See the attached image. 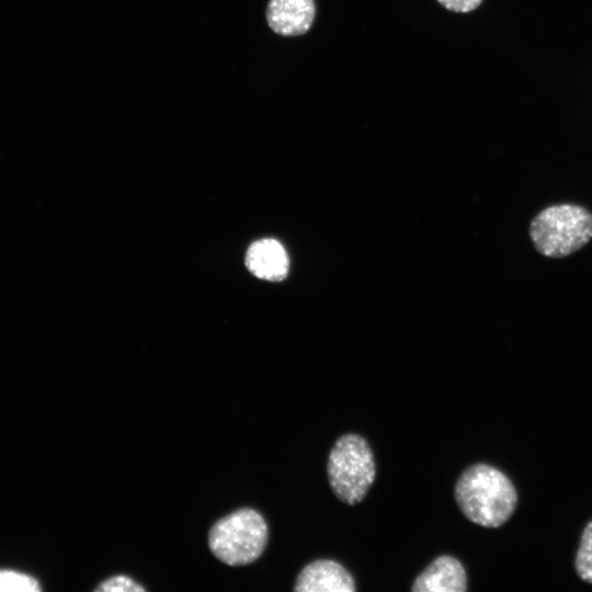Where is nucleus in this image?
Instances as JSON below:
<instances>
[{
  "label": "nucleus",
  "mask_w": 592,
  "mask_h": 592,
  "mask_svg": "<svg viewBox=\"0 0 592 592\" xmlns=\"http://www.w3.org/2000/svg\"><path fill=\"white\" fill-rule=\"evenodd\" d=\"M454 497L462 513L483 527H499L513 514L517 492L512 481L498 468L474 464L458 477Z\"/></svg>",
  "instance_id": "f257e3e1"
},
{
  "label": "nucleus",
  "mask_w": 592,
  "mask_h": 592,
  "mask_svg": "<svg viewBox=\"0 0 592 592\" xmlns=\"http://www.w3.org/2000/svg\"><path fill=\"white\" fill-rule=\"evenodd\" d=\"M328 481L335 497L349 505L361 502L376 476L373 451L356 433L341 435L330 449Z\"/></svg>",
  "instance_id": "f03ea898"
},
{
  "label": "nucleus",
  "mask_w": 592,
  "mask_h": 592,
  "mask_svg": "<svg viewBox=\"0 0 592 592\" xmlns=\"http://www.w3.org/2000/svg\"><path fill=\"white\" fill-rule=\"evenodd\" d=\"M530 236L540 254L549 258L567 257L592 238V214L579 205L549 206L534 217Z\"/></svg>",
  "instance_id": "7ed1b4c3"
},
{
  "label": "nucleus",
  "mask_w": 592,
  "mask_h": 592,
  "mask_svg": "<svg viewBox=\"0 0 592 592\" xmlns=\"http://www.w3.org/2000/svg\"><path fill=\"white\" fill-rule=\"evenodd\" d=\"M267 525L258 511L242 508L218 520L208 534L212 553L230 566L253 562L267 543Z\"/></svg>",
  "instance_id": "20e7f679"
},
{
  "label": "nucleus",
  "mask_w": 592,
  "mask_h": 592,
  "mask_svg": "<svg viewBox=\"0 0 592 592\" xmlns=\"http://www.w3.org/2000/svg\"><path fill=\"white\" fill-rule=\"evenodd\" d=\"M296 592H354L355 581L352 574L338 561L317 559L307 563L298 573Z\"/></svg>",
  "instance_id": "39448f33"
},
{
  "label": "nucleus",
  "mask_w": 592,
  "mask_h": 592,
  "mask_svg": "<svg viewBox=\"0 0 592 592\" xmlns=\"http://www.w3.org/2000/svg\"><path fill=\"white\" fill-rule=\"evenodd\" d=\"M413 592H465L467 574L455 557L442 555L431 561L414 579Z\"/></svg>",
  "instance_id": "423d86ee"
},
{
  "label": "nucleus",
  "mask_w": 592,
  "mask_h": 592,
  "mask_svg": "<svg viewBox=\"0 0 592 592\" xmlns=\"http://www.w3.org/2000/svg\"><path fill=\"white\" fill-rule=\"evenodd\" d=\"M314 16V0H270L267 4V24L278 35L305 34L310 29Z\"/></svg>",
  "instance_id": "0eeeda50"
},
{
  "label": "nucleus",
  "mask_w": 592,
  "mask_h": 592,
  "mask_svg": "<svg viewBox=\"0 0 592 592\" xmlns=\"http://www.w3.org/2000/svg\"><path fill=\"white\" fill-rule=\"evenodd\" d=\"M246 265L257 277L277 282L287 275L289 261L278 241L262 239L253 242L248 249Z\"/></svg>",
  "instance_id": "6e6552de"
},
{
  "label": "nucleus",
  "mask_w": 592,
  "mask_h": 592,
  "mask_svg": "<svg viewBox=\"0 0 592 592\" xmlns=\"http://www.w3.org/2000/svg\"><path fill=\"white\" fill-rule=\"evenodd\" d=\"M574 566L578 576L583 581L592 583V521L585 525L582 532Z\"/></svg>",
  "instance_id": "1a4fd4ad"
},
{
  "label": "nucleus",
  "mask_w": 592,
  "mask_h": 592,
  "mask_svg": "<svg viewBox=\"0 0 592 592\" xmlns=\"http://www.w3.org/2000/svg\"><path fill=\"white\" fill-rule=\"evenodd\" d=\"M38 582L23 573L0 570V591H38Z\"/></svg>",
  "instance_id": "9d476101"
},
{
  "label": "nucleus",
  "mask_w": 592,
  "mask_h": 592,
  "mask_svg": "<svg viewBox=\"0 0 592 592\" xmlns=\"http://www.w3.org/2000/svg\"><path fill=\"white\" fill-rule=\"evenodd\" d=\"M95 591L101 592H139L145 591V588L141 587L139 583L134 581L132 578L124 576V574H117L107 578L106 580L102 581L96 588Z\"/></svg>",
  "instance_id": "9b49d317"
},
{
  "label": "nucleus",
  "mask_w": 592,
  "mask_h": 592,
  "mask_svg": "<svg viewBox=\"0 0 592 592\" xmlns=\"http://www.w3.org/2000/svg\"><path fill=\"white\" fill-rule=\"evenodd\" d=\"M444 8L454 12H469L479 7L482 0H437Z\"/></svg>",
  "instance_id": "f8f14e48"
}]
</instances>
